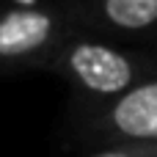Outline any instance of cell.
<instances>
[{
	"instance_id": "obj_1",
	"label": "cell",
	"mask_w": 157,
	"mask_h": 157,
	"mask_svg": "<svg viewBox=\"0 0 157 157\" xmlns=\"http://www.w3.org/2000/svg\"><path fill=\"white\" fill-rule=\"evenodd\" d=\"M50 75H58L69 86V108L105 105L155 77L157 47L77 30L55 55Z\"/></svg>"
},
{
	"instance_id": "obj_2",
	"label": "cell",
	"mask_w": 157,
	"mask_h": 157,
	"mask_svg": "<svg viewBox=\"0 0 157 157\" xmlns=\"http://www.w3.org/2000/svg\"><path fill=\"white\" fill-rule=\"evenodd\" d=\"M63 0L0 8V77L50 72L61 47L77 33Z\"/></svg>"
},
{
	"instance_id": "obj_3",
	"label": "cell",
	"mask_w": 157,
	"mask_h": 157,
	"mask_svg": "<svg viewBox=\"0 0 157 157\" xmlns=\"http://www.w3.org/2000/svg\"><path fill=\"white\" fill-rule=\"evenodd\" d=\"M63 141L83 152L124 141H157V75L113 102L66 108Z\"/></svg>"
},
{
	"instance_id": "obj_4",
	"label": "cell",
	"mask_w": 157,
	"mask_h": 157,
	"mask_svg": "<svg viewBox=\"0 0 157 157\" xmlns=\"http://www.w3.org/2000/svg\"><path fill=\"white\" fill-rule=\"evenodd\" d=\"M80 30L157 47V0H63Z\"/></svg>"
},
{
	"instance_id": "obj_5",
	"label": "cell",
	"mask_w": 157,
	"mask_h": 157,
	"mask_svg": "<svg viewBox=\"0 0 157 157\" xmlns=\"http://www.w3.org/2000/svg\"><path fill=\"white\" fill-rule=\"evenodd\" d=\"M86 157H157V141H124L94 149Z\"/></svg>"
},
{
	"instance_id": "obj_6",
	"label": "cell",
	"mask_w": 157,
	"mask_h": 157,
	"mask_svg": "<svg viewBox=\"0 0 157 157\" xmlns=\"http://www.w3.org/2000/svg\"><path fill=\"white\" fill-rule=\"evenodd\" d=\"M0 8H3V0H0Z\"/></svg>"
}]
</instances>
